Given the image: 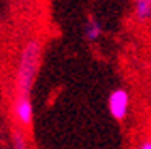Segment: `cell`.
I'll return each instance as SVG.
<instances>
[{
  "mask_svg": "<svg viewBox=\"0 0 151 149\" xmlns=\"http://www.w3.org/2000/svg\"><path fill=\"white\" fill-rule=\"evenodd\" d=\"M40 57H41V44L36 39H31L23 48L22 56L18 62V72H17V87H18L20 95L18 97H27L30 92V87L33 84V79L36 75L38 66H40Z\"/></svg>",
  "mask_w": 151,
  "mask_h": 149,
  "instance_id": "cell-1",
  "label": "cell"
},
{
  "mask_svg": "<svg viewBox=\"0 0 151 149\" xmlns=\"http://www.w3.org/2000/svg\"><path fill=\"white\" fill-rule=\"evenodd\" d=\"M128 107H130V95L127 90L123 89H117L110 93L109 97V110L112 113L113 118L117 120H123L128 113Z\"/></svg>",
  "mask_w": 151,
  "mask_h": 149,
  "instance_id": "cell-2",
  "label": "cell"
},
{
  "mask_svg": "<svg viewBox=\"0 0 151 149\" xmlns=\"http://www.w3.org/2000/svg\"><path fill=\"white\" fill-rule=\"evenodd\" d=\"M15 116L22 125H30L33 118V107L28 97H18L15 102Z\"/></svg>",
  "mask_w": 151,
  "mask_h": 149,
  "instance_id": "cell-3",
  "label": "cell"
},
{
  "mask_svg": "<svg viewBox=\"0 0 151 149\" xmlns=\"http://www.w3.org/2000/svg\"><path fill=\"white\" fill-rule=\"evenodd\" d=\"M84 33H86V38L89 41H95L102 34V26L95 18H89L86 23V28H84Z\"/></svg>",
  "mask_w": 151,
  "mask_h": 149,
  "instance_id": "cell-4",
  "label": "cell"
},
{
  "mask_svg": "<svg viewBox=\"0 0 151 149\" xmlns=\"http://www.w3.org/2000/svg\"><path fill=\"white\" fill-rule=\"evenodd\" d=\"M135 11L140 21L151 20V0H135Z\"/></svg>",
  "mask_w": 151,
  "mask_h": 149,
  "instance_id": "cell-5",
  "label": "cell"
},
{
  "mask_svg": "<svg viewBox=\"0 0 151 149\" xmlns=\"http://www.w3.org/2000/svg\"><path fill=\"white\" fill-rule=\"evenodd\" d=\"M13 149H27V143L23 141V138L20 134H15V139H13Z\"/></svg>",
  "mask_w": 151,
  "mask_h": 149,
  "instance_id": "cell-6",
  "label": "cell"
},
{
  "mask_svg": "<svg viewBox=\"0 0 151 149\" xmlns=\"http://www.w3.org/2000/svg\"><path fill=\"white\" fill-rule=\"evenodd\" d=\"M140 149H151V141H145V143H141Z\"/></svg>",
  "mask_w": 151,
  "mask_h": 149,
  "instance_id": "cell-7",
  "label": "cell"
}]
</instances>
